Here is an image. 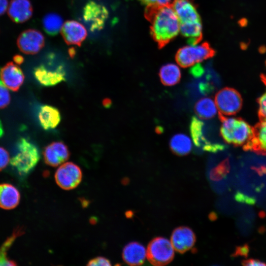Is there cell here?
Here are the masks:
<instances>
[{"label":"cell","instance_id":"6da1fadb","mask_svg":"<svg viewBox=\"0 0 266 266\" xmlns=\"http://www.w3.org/2000/svg\"><path fill=\"white\" fill-rule=\"evenodd\" d=\"M144 16L150 23V33L161 49L173 39L180 31L178 17L171 4L147 5Z\"/></svg>","mask_w":266,"mask_h":266},{"label":"cell","instance_id":"7a4b0ae2","mask_svg":"<svg viewBox=\"0 0 266 266\" xmlns=\"http://www.w3.org/2000/svg\"><path fill=\"white\" fill-rule=\"evenodd\" d=\"M220 134L224 141L235 146H244L253 134V127L240 118L226 117L219 113Z\"/></svg>","mask_w":266,"mask_h":266},{"label":"cell","instance_id":"3957f363","mask_svg":"<svg viewBox=\"0 0 266 266\" xmlns=\"http://www.w3.org/2000/svg\"><path fill=\"white\" fill-rule=\"evenodd\" d=\"M17 149L10 163L20 174H27L33 169L40 159L38 149L34 144L24 137L19 139Z\"/></svg>","mask_w":266,"mask_h":266},{"label":"cell","instance_id":"277c9868","mask_svg":"<svg viewBox=\"0 0 266 266\" xmlns=\"http://www.w3.org/2000/svg\"><path fill=\"white\" fill-rule=\"evenodd\" d=\"M215 51L210 44L204 42L200 45H190L178 49L175 55V60L182 67H187L215 55Z\"/></svg>","mask_w":266,"mask_h":266},{"label":"cell","instance_id":"5b68a950","mask_svg":"<svg viewBox=\"0 0 266 266\" xmlns=\"http://www.w3.org/2000/svg\"><path fill=\"white\" fill-rule=\"evenodd\" d=\"M146 256L149 262L154 266H164L173 259V247L170 242L162 237L153 239L149 243Z\"/></svg>","mask_w":266,"mask_h":266},{"label":"cell","instance_id":"8992f818","mask_svg":"<svg viewBox=\"0 0 266 266\" xmlns=\"http://www.w3.org/2000/svg\"><path fill=\"white\" fill-rule=\"evenodd\" d=\"M215 102L219 113L223 115H232L241 108L242 99L236 90L229 87L219 90L215 95Z\"/></svg>","mask_w":266,"mask_h":266},{"label":"cell","instance_id":"52a82bcc","mask_svg":"<svg viewBox=\"0 0 266 266\" xmlns=\"http://www.w3.org/2000/svg\"><path fill=\"white\" fill-rule=\"evenodd\" d=\"M82 177V173L80 167L72 162L61 165L55 174L56 183L65 190L76 188L81 182Z\"/></svg>","mask_w":266,"mask_h":266},{"label":"cell","instance_id":"ba28073f","mask_svg":"<svg viewBox=\"0 0 266 266\" xmlns=\"http://www.w3.org/2000/svg\"><path fill=\"white\" fill-rule=\"evenodd\" d=\"M108 16L106 7L93 1H89L83 9V20L91 32L101 30Z\"/></svg>","mask_w":266,"mask_h":266},{"label":"cell","instance_id":"9c48e42d","mask_svg":"<svg viewBox=\"0 0 266 266\" xmlns=\"http://www.w3.org/2000/svg\"><path fill=\"white\" fill-rule=\"evenodd\" d=\"M204 123L195 116L192 117L190 131L191 137L196 147L202 150L211 152H216L224 149V146L218 143H214L208 140L204 133Z\"/></svg>","mask_w":266,"mask_h":266},{"label":"cell","instance_id":"30bf717a","mask_svg":"<svg viewBox=\"0 0 266 266\" xmlns=\"http://www.w3.org/2000/svg\"><path fill=\"white\" fill-rule=\"evenodd\" d=\"M171 5L178 17L180 25L201 23L194 0H172Z\"/></svg>","mask_w":266,"mask_h":266},{"label":"cell","instance_id":"8fae6325","mask_svg":"<svg viewBox=\"0 0 266 266\" xmlns=\"http://www.w3.org/2000/svg\"><path fill=\"white\" fill-rule=\"evenodd\" d=\"M45 39L38 31L29 29L22 32L17 39L19 49L26 54H35L43 47Z\"/></svg>","mask_w":266,"mask_h":266},{"label":"cell","instance_id":"7c38bea8","mask_svg":"<svg viewBox=\"0 0 266 266\" xmlns=\"http://www.w3.org/2000/svg\"><path fill=\"white\" fill-rule=\"evenodd\" d=\"M45 163L56 167L66 161L70 156L67 146L62 141L53 142L45 147L43 152Z\"/></svg>","mask_w":266,"mask_h":266},{"label":"cell","instance_id":"4fadbf2b","mask_svg":"<svg viewBox=\"0 0 266 266\" xmlns=\"http://www.w3.org/2000/svg\"><path fill=\"white\" fill-rule=\"evenodd\" d=\"M33 75L38 82L44 86H53L66 80V73L64 67L60 65L54 70L48 69L44 65L36 67Z\"/></svg>","mask_w":266,"mask_h":266},{"label":"cell","instance_id":"5bb4252c","mask_svg":"<svg viewBox=\"0 0 266 266\" xmlns=\"http://www.w3.org/2000/svg\"><path fill=\"white\" fill-rule=\"evenodd\" d=\"M62 35L68 45H76L80 46L87 35L84 26L74 20L66 21L61 29Z\"/></svg>","mask_w":266,"mask_h":266},{"label":"cell","instance_id":"9a60e30c","mask_svg":"<svg viewBox=\"0 0 266 266\" xmlns=\"http://www.w3.org/2000/svg\"><path fill=\"white\" fill-rule=\"evenodd\" d=\"M245 151H251L257 154L266 156V121L260 122L253 127V134L243 146Z\"/></svg>","mask_w":266,"mask_h":266},{"label":"cell","instance_id":"2e32d148","mask_svg":"<svg viewBox=\"0 0 266 266\" xmlns=\"http://www.w3.org/2000/svg\"><path fill=\"white\" fill-rule=\"evenodd\" d=\"M173 248L180 253H184L194 246L196 236L193 231L187 227H179L174 230L171 236Z\"/></svg>","mask_w":266,"mask_h":266},{"label":"cell","instance_id":"e0dca14e","mask_svg":"<svg viewBox=\"0 0 266 266\" xmlns=\"http://www.w3.org/2000/svg\"><path fill=\"white\" fill-rule=\"evenodd\" d=\"M1 81L12 91H17L24 80V75L21 68L12 62L8 63L0 70Z\"/></svg>","mask_w":266,"mask_h":266},{"label":"cell","instance_id":"ac0fdd59","mask_svg":"<svg viewBox=\"0 0 266 266\" xmlns=\"http://www.w3.org/2000/svg\"><path fill=\"white\" fill-rule=\"evenodd\" d=\"M7 10L9 17L18 23L27 21L33 14V7L29 0H12Z\"/></svg>","mask_w":266,"mask_h":266},{"label":"cell","instance_id":"d6986e66","mask_svg":"<svg viewBox=\"0 0 266 266\" xmlns=\"http://www.w3.org/2000/svg\"><path fill=\"white\" fill-rule=\"evenodd\" d=\"M144 247L137 242H131L127 244L122 252L124 261L130 266L142 265L146 257Z\"/></svg>","mask_w":266,"mask_h":266},{"label":"cell","instance_id":"ffe728a7","mask_svg":"<svg viewBox=\"0 0 266 266\" xmlns=\"http://www.w3.org/2000/svg\"><path fill=\"white\" fill-rule=\"evenodd\" d=\"M20 200V194L13 185L0 184V208L9 210L15 208Z\"/></svg>","mask_w":266,"mask_h":266},{"label":"cell","instance_id":"44dd1931","mask_svg":"<svg viewBox=\"0 0 266 266\" xmlns=\"http://www.w3.org/2000/svg\"><path fill=\"white\" fill-rule=\"evenodd\" d=\"M38 119L42 128L45 130H49L58 126L61 121V116L57 108L43 105L39 109Z\"/></svg>","mask_w":266,"mask_h":266},{"label":"cell","instance_id":"7402d4cb","mask_svg":"<svg viewBox=\"0 0 266 266\" xmlns=\"http://www.w3.org/2000/svg\"><path fill=\"white\" fill-rule=\"evenodd\" d=\"M230 169V165L228 158L208 168V178L214 188L220 186L226 180Z\"/></svg>","mask_w":266,"mask_h":266},{"label":"cell","instance_id":"603a6c76","mask_svg":"<svg viewBox=\"0 0 266 266\" xmlns=\"http://www.w3.org/2000/svg\"><path fill=\"white\" fill-rule=\"evenodd\" d=\"M159 76L161 81L164 85L173 86L180 81L181 76V71L176 65L168 63L161 67Z\"/></svg>","mask_w":266,"mask_h":266},{"label":"cell","instance_id":"cb8c5ba5","mask_svg":"<svg viewBox=\"0 0 266 266\" xmlns=\"http://www.w3.org/2000/svg\"><path fill=\"white\" fill-rule=\"evenodd\" d=\"M169 146L172 152L178 156H185L191 151L192 142L187 135L178 133L171 137Z\"/></svg>","mask_w":266,"mask_h":266},{"label":"cell","instance_id":"d4e9b609","mask_svg":"<svg viewBox=\"0 0 266 266\" xmlns=\"http://www.w3.org/2000/svg\"><path fill=\"white\" fill-rule=\"evenodd\" d=\"M196 114L200 118L209 119L214 117L217 112L215 102L210 98H204L199 100L195 104Z\"/></svg>","mask_w":266,"mask_h":266},{"label":"cell","instance_id":"484cf974","mask_svg":"<svg viewBox=\"0 0 266 266\" xmlns=\"http://www.w3.org/2000/svg\"><path fill=\"white\" fill-rule=\"evenodd\" d=\"M23 233L22 228L16 229L0 247V266H16L15 262L9 259L7 252L16 239Z\"/></svg>","mask_w":266,"mask_h":266},{"label":"cell","instance_id":"4316f807","mask_svg":"<svg viewBox=\"0 0 266 266\" xmlns=\"http://www.w3.org/2000/svg\"><path fill=\"white\" fill-rule=\"evenodd\" d=\"M42 25L45 32L49 35L53 36L61 30L63 25V20L59 15L50 13L43 17Z\"/></svg>","mask_w":266,"mask_h":266},{"label":"cell","instance_id":"83f0119b","mask_svg":"<svg viewBox=\"0 0 266 266\" xmlns=\"http://www.w3.org/2000/svg\"><path fill=\"white\" fill-rule=\"evenodd\" d=\"M10 101V95L8 88L0 80V109L6 107Z\"/></svg>","mask_w":266,"mask_h":266},{"label":"cell","instance_id":"f1b7e54d","mask_svg":"<svg viewBox=\"0 0 266 266\" xmlns=\"http://www.w3.org/2000/svg\"><path fill=\"white\" fill-rule=\"evenodd\" d=\"M259 104L258 116L260 121H266V92L257 100Z\"/></svg>","mask_w":266,"mask_h":266},{"label":"cell","instance_id":"f546056e","mask_svg":"<svg viewBox=\"0 0 266 266\" xmlns=\"http://www.w3.org/2000/svg\"><path fill=\"white\" fill-rule=\"evenodd\" d=\"M10 161L9 154L7 151L0 146V171L7 166Z\"/></svg>","mask_w":266,"mask_h":266},{"label":"cell","instance_id":"4dcf8cb0","mask_svg":"<svg viewBox=\"0 0 266 266\" xmlns=\"http://www.w3.org/2000/svg\"><path fill=\"white\" fill-rule=\"evenodd\" d=\"M87 266H111V264L110 263V261L107 259V258L99 256L97 257L96 258H94L91 260H90L88 264H87Z\"/></svg>","mask_w":266,"mask_h":266},{"label":"cell","instance_id":"1f68e13d","mask_svg":"<svg viewBox=\"0 0 266 266\" xmlns=\"http://www.w3.org/2000/svg\"><path fill=\"white\" fill-rule=\"evenodd\" d=\"M143 4L147 5L156 4L160 5H167L171 4V0H139Z\"/></svg>","mask_w":266,"mask_h":266},{"label":"cell","instance_id":"d6a6232c","mask_svg":"<svg viewBox=\"0 0 266 266\" xmlns=\"http://www.w3.org/2000/svg\"><path fill=\"white\" fill-rule=\"evenodd\" d=\"M235 198L236 200L241 202L247 203L249 204H253L255 202L254 199L245 196L239 192L236 194Z\"/></svg>","mask_w":266,"mask_h":266},{"label":"cell","instance_id":"836d02e7","mask_svg":"<svg viewBox=\"0 0 266 266\" xmlns=\"http://www.w3.org/2000/svg\"><path fill=\"white\" fill-rule=\"evenodd\" d=\"M243 266H266V263L261 261L255 259H249L243 261L242 263Z\"/></svg>","mask_w":266,"mask_h":266},{"label":"cell","instance_id":"e575fe53","mask_svg":"<svg viewBox=\"0 0 266 266\" xmlns=\"http://www.w3.org/2000/svg\"><path fill=\"white\" fill-rule=\"evenodd\" d=\"M190 73L194 76H200L203 73V69L200 65L197 64L191 68Z\"/></svg>","mask_w":266,"mask_h":266},{"label":"cell","instance_id":"d590c367","mask_svg":"<svg viewBox=\"0 0 266 266\" xmlns=\"http://www.w3.org/2000/svg\"><path fill=\"white\" fill-rule=\"evenodd\" d=\"M7 0H0V16L4 14L8 9Z\"/></svg>","mask_w":266,"mask_h":266},{"label":"cell","instance_id":"8d00e7d4","mask_svg":"<svg viewBox=\"0 0 266 266\" xmlns=\"http://www.w3.org/2000/svg\"><path fill=\"white\" fill-rule=\"evenodd\" d=\"M14 61L18 65H21L24 61L23 57L19 55L15 56L13 58Z\"/></svg>","mask_w":266,"mask_h":266},{"label":"cell","instance_id":"74e56055","mask_svg":"<svg viewBox=\"0 0 266 266\" xmlns=\"http://www.w3.org/2000/svg\"><path fill=\"white\" fill-rule=\"evenodd\" d=\"M103 104H104V106L108 107L109 105H111V100L108 99H105L103 102Z\"/></svg>","mask_w":266,"mask_h":266},{"label":"cell","instance_id":"f35d334b","mask_svg":"<svg viewBox=\"0 0 266 266\" xmlns=\"http://www.w3.org/2000/svg\"><path fill=\"white\" fill-rule=\"evenodd\" d=\"M261 78L263 82L266 85V74H261Z\"/></svg>","mask_w":266,"mask_h":266},{"label":"cell","instance_id":"ab89813d","mask_svg":"<svg viewBox=\"0 0 266 266\" xmlns=\"http://www.w3.org/2000/svg\"><path fill=\"white\" fill-rule=\"evenodd\" d=\"M75 53V50L73 48H70L69 50V54L70 56V57H73Z\"/></svg>","mask_w":266,"mask_h":266}]
</instances>
